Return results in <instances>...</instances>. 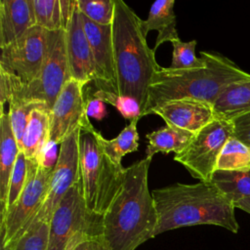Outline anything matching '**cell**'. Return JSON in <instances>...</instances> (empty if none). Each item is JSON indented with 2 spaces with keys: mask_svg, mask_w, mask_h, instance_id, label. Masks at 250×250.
Here are the masks:
<instances>
[{
  "mask_svg": "<svg viewBox=\"0 0 250 250\" xmlns=\"http://www.w3.org/2000/svg\"><path fill=\"white\" fill-rule=\"evenodd\" d=\"M140 119L141 118H135L131 120L130 124L127 125L116 138L111 140H106L105 138H104L102 134L98 132L95 128L89 131L93 133V135L99 142L103 151L116 166L120 168L123 167L121 165L122 157L127 153L138 150L139 133L137 131V123Z\"/></svg>",
  "mask_w": 250,
  "mask_h": 250,
  "instance_id": "cell-22",
  "label": "cell"
},
{
  "mask_svg": "<svg viewBox=\"0 0 250 250\" xmlns=\"http://www.w3.org/2000/svg\"><path fill=\"white\" fill-rule=\"evenodd\" d=\"M80 133L81 129H77L61 144L47 195L33 221L50 223L62 199L81 180L79 163Z\"/></svg>",
  "mask_w": 250,
  "mask_h": 250,
  "instance_id": "cell-10",
  "label": "cell"
},
{
  "mask_svg": "<svg viewBox=\"0 0 250 250\" xmlns=\"http://www.w3.org/2000/svg\"><path fill=\"white\" fill-rule=\"evenodd\" d=\"M71 79L65 43V30L48 31L47 50L38 77L13 97L42 103L51 110L64 84Z\"/></svg>",
  "mask_w": 250,
  "mask_h": 250,
  "instance_id": "cell-8",
  "label": "cell"
},
{
  "mask_svg": "<svg viewBox=\"0 0 250 250\" xmlns=\"http://www.w3.org/2000/svg\"><path fill=\"white\" fill-rule=\"evenodd\" d=\"M101 224L88 212L81 180L58 205L49 223L47 250H70L87 235L100 234Z\"/></svg>",
  "mask_w": 250,
  "mask_h": 250,
  "instance_id": "cell-7",
  "label": "cell"
},
{
  "mask_svg": "<svg viewBox=\"0 0 250 250\" xmlns=\"http://www.w3.org/2000/svg\"><path fill=\"white\" fill-rule=\"evenodd\" d=\"M157 212L156 236L167 230L214 225L237 233L234 206L211 182L175 183L151 191Z\"/></svg>",
  "mask_w": 250,
  "mask_h": 250,
  "instance_id": "cell-2",
  "label": "cell"
},
{
  "mask_svg": "<svg viewBox=\"0 0 250 250\" xmlns=\"http://www.w3.org/2000/svg\"><path fill=\"white\" fill-rule=\"evenodd\" d=\"M215 118L231 120L250 111V80L229 85L213 104Z\"/></svg>",
  "mask_w": 250,
  "mask_h": 250,
  "instance_id": "cell-20",
  "label": "cell"
},
{
  "mask_svg": "<svg viewBox=\"0 0 250 250\" xmlns=\"http://www.w3.org/2000/svg\"><path fill=\"white\" fill-rule=\"evenodd\" d=\"M48 31L35 25L15 42L1 49L0 67L19 76L23 84L35 80L41 70Z\"/></svg>",
  "mask_w": 250,
  "mask_h": 250,
  "instance_id": "cell-11",
  "label": "cell"
},
{
  "mask_svg": "<svg viewBox=\"0 0 250 250\" xmlns=\"http://www.w3.org/2000/svg\"><path fill=\"white\" fill-rule=\"evenodd\" d=\"M54 167L44 164L42 154L27 160V179L18 200L0 220V246H12L31 226L47 195Z\"/></svg>",
  "mask_w": 250,
  "mask_h": 250,
  "instance_id": "cell-6",
  "label": "cell"
},
{
  "mask_svg": "<svg viewBox=\"0 0 250 250\" xmlns=\"http://www.w3.org/2000/svg\"><path fill=\"white\" fill-rule=\"evenodd\" d=\"M82 19L95 62L97 73L95 85L98 90L118 95L111 25L98 24L83 15Z\"/></svg>",
  "mask_w": 250,
  "mask_h": 250,
  "instance_id": "cell-13",
  "label": "cell"
},
{
  "mask_svg": "<svg viewBox=\"0 0 250 250\" xmlns=\"http://www.w3.org/2000/svg\"><path fill=\"white\" fill-rule=\"evenodd\" d=\"M206 65L201 68L172 69L160 67L153 75L145 115L158 105L181 99H194L214 104L231 84L250 80V73L225 56L201 52Z\"/></svg>",
  "mask_w": 250,
  "mask_h": 250,
  "instance_id": "cell-3",
  "label": "cell"
},
{
  "mask_svg": "<svg viewBox=\"0 0 250 250\" xmlns=\"http://www.w3.org/2000/svg\"><path fill=\"white\" fill-rule=\"evenodd\" d=\"M140 21L124 1L114 0L111 29L118 95L136 100L143 117L151 79L161 66L146 44Z\"/></svg>",
  "mask_w": 250,
  "mask_h": 250,
  "instance_id": "cell-4",
  "label": "cell"
},
{
  "mask_svg": "<svg viewBox=\"0 0 250 250\" xmlns=\"http://www.w3.org/2000/svg\"><path fill=\"white\" fill-rule=\"evenodd\" d=\"M84 86L73 79L64 84L50 111L49 142L61 145L77 129L89 132L94 128L86 112Z\"/></svg>",
  "mask_w": 250,
  "mask_h": 250,
  "instance_id": "cell-12",
  "label": "cell"
},
{
  "mask_svg": "<svg viewBox=\"0 0 250 250\" xmlns=\"http://www.w3.org/2000/svg\"><path fill=\"white\" fill-rule=\"evenodd\" d=\"M21 149L11 125L10 115H0V220L7 211V200L11 176Z\"/></svg>",
  "mask_w": 250,
  "mask_h": 250,
  "instance_id": "cell-17",
  "label": "cell"
},
{
  "mask_svg": "<svg viewBox=\"0 0 250 250\" xmlns=\"http://www.w3.org/2000/svg\"><path fill=\"white\" fill-rule=\"evenodd\" d=\"M195 134L166 125L156 131L146 134L147 146L146 149V157L152 158L157 152L169 153L171 151L180 153L192 141Z\"/></svg>",
  "mask_w": 250,
  "mask_h": 250,
  "instance_id": "cell-21",
  "label": "cell"
},
{
  "mask_svg": "<svg viewBox=\"0 0 250 250\" xmlns=\"http://www.w3.org/2000/svg\"><path fill=\"white\" fill-rule=\"evenodd\" d=\"M150 114L160 116L166 125L193 134L215 119L213 104L194 99H181L164 103L153 108Z\"/></svg>",
  "mask_w": 250,
  "mask_h": 250,
  "instance_id": "cell-15",
  "label": "cell"
},
{
  "mask_svg": "<svg viewBox=\"0 0 250 250\" xmlns=\"http://www.w3.org/2000/svg\"><path fill=\"white\" fill-rule=\"evenodd\" d=\"M174 0H159L152 4L148 17L146 21H140V26L145 37L148 31L157 30L158 35L153 47V52L162 43L166 41L172 42L178 39V32L176 29V15L174 13Z\"/></svg>",
  "mask_w": 250,
  "mask_h": 250,
  "instance_id": "cell-18",
  "label": "cell"
},
{
  "mask_svg": "<svg viewBox=\"0 0 250 250\" xmlns=\"http://www.w3.org/2000/svg\"><path fill=\"white\" fill-rule=\"evenodd\" d=\"M35 25L47 30L62 29L60 0H33Z\"/></svg>",
  "mask_w": 250,
  "mask_h": 250,
  "instance_id": "cell-27",
  "label": "cell"
},
{
  "mask_svg": "<svg viewBox=\"0 0 250 250\" xmlns=\"http://www.w3.org/2000/svg\"><path fill=\"white\" fill-rule=\"evenodd\" d=\"M70 250H106L101 237L96 235H87L75 244Z\"/></svg>",
  "mask_w": 250,
  "mask_h": 250,
  "instance_id": "cell-35",
  "label": "cell"
},
{
  "mask_svg": "<svg viewBox=\"0 0 250 250\" xmlns=\"http://www.w3.org/2000/svg\"><path fill=\"white\" fill-rule=\"evenodd\" d=\"M233 126L232 136L250 146V111L231 119Z\"/></svg>",
  "mask_w": 250,
  "mask_h": 250,
  "instance_id": "cell-33",
  "label": "cell"
},
{
  "mask_svg": "<svg viewBox=\"0 0 250 250\" xmlns=\"http://www.w3.org/2000/svg\"><path fill=\"white\" fill-rule=\"evenodd\" d=\"M0 250H12V248L7 246H0Z\"/></svg>",
  "mask_w": 250,
  "mask_h": 250,
  "instance_id": "cell-37",
  "label": "cell"
},
{
  "mask_svg": "<svg viewBox=\"0 0 250 250\" xmlns=\"http://www.w3.org/2000/svg\"><path fill=\"white\" fill-rule=\"evenodd\" d=\"M26 179H27V159L24 153L21 150L18 155L17 161L15 163V167L10 180L7 209L11 207L20 197L25 186Z\"/></svg>",
  "mask_w": 250,
  "mask_h": 250,
  "instance_id": "cell-31",
  "label": "cell"
},
{
  "mask_svg": "<svg viewBox=\"0 0 250 250\" xmlns=\"http://www.w3.org/2000/svg\"><path fill=\"white\" fill-rule=\"evenodd\" d=\"M35 26L33 0L0 1V48L21 37Z\"/></svg>",
  "mask_w": 250,
  "mask_h": 250,
  "instance_id": "cell-16",
  "label": "cell"
},
{
  "mask_svg": "<svg viewBox=\"0 0 250 250\" xmlns=\"http://www.w3.org/2000/svg\"><path fill=\"white\" fill-rule=\"evenodd\" d=\"M93 97L113 105L125 119L133 120L135 118H142L141 108L138 102L132 98L120 96L114 93L98 90L93 94Z\"/></svg>",
  "mask_w": 250,
  "mask_h": 250,
  "instance_id": "cell-30",
  "label": "cell"
},
{
  "mask_svg": "<svg viewBox=\"0 0 250 250\" xmlns=\"http://www.w3.org/2000/svg\"><path fill=\"white\" fill-rule=\"evenodd\" d=\"M151 158L125 168L121 190L102 218L100 234L106 250H135L154 237L157 212L148 189Z\"/></svg>",
  "mask_w": 250,
  "mask_h": 250,
  "instance_id": "cell-1",
  "label": "cell"
},
{
  "mask_svg": "<svg viewBox=\"0 0 250 250\" xmlns=\"http://www.w3.org/2000/svg\"><path fill=\"white\" fill-rule=\"evenodd\" d=\"M81 14L101 25H111L114 18V0H76Z\"/></svg>",
  "mask_w": 250,
  "mask_h": 250,
  "instance_id": "cell-29",
  "label": "cell"
},
{
  "mask_svg": "<svg viewBox=\"0 0 250 250\" xmlns=\"http://www.w3.org/2000/svg\"><path fill=\"white\" fill-rule=\"evenodd\" d=\"M66 54L71 79L83 85L97 80L95 62L77 4L65 29Z\"/></svg>",
  "mask_w": 250,
  "mask_h": 250,
  "instance_id": "cell-14",
  "label": "cell"
},
{
  "mask_svg": "<svg viewBox=\"0 0 250 250\" xmlns=\"http://www.w3.org/2000/svg\"><path fill=\"white\" fill-rule=\"evenodd\" d=\"M23 82L21 79L14 73L8 72L0 67V103L1 112L4 111L3 105L5 103H9L10 100L16 95L22 87Z\"/></svg>",
  "mask_w": 250,
  "mask_h": 250,
  "instance_id": "cell-32",
  "label": "cell"
},
{
  "mask_svg": "<svg viewBox=\"0 0 250 250\" xmlns=\"http://www.w3.org/2000/svg\"><path fill=\"white\" fill-rule=\"evenodd\" d=\"M250 168V146L231 136L223 147L216 170H243Z\"/></svg>",
  "mask_w": 250,
  "mask_h": 250,
  "instance_id": "cell-24",
  "label": "cell"
},
{
  "mask_svg": "<svg viewBox=\"0 0 250 250\" xmlns=\"http://www.w3.org/2000/svg\"><path fill=\"white\" fill-rule=\"evenodd\" d=\"M86 112L88 117H93L97 120H102L106 115L104 103L101 100L92 97L86 100Z\"/></svg>",
  "mask_w": 250,
  "mask_h": 250,
  "instance_id": "cell-34",
  "label": "cell"
},
{
  "mask_svg": "<svg viewBox=\"0 0 250 250\" xmlns=\"http://www.w3.org/2000/svg\"><path fill=\"white\" fill-rule=\"evenodd\" d=\"M232 133L231 120L215 118L195 134L190 144L174 156V160L183 165L193 178L200 182H210L219 155Z\"/></svg>",
  "mask_w": 250,
  "mask_h": 250,
  "instance_id": "cell-9",
  "label": "cell"
},
{
  "mask_svg": "<svg viewBox=\"0 0 250 250\" xmlns=\"http://www.w3.org/2000/svg\"><path fill=\"white\" fill-rule=\"evenodd\" d=\"M50 111L46 107L36 108L29 116L21 148L27 160L38 158L49 143Z\"/></svg>",
  "mask_w": 250,
  "mask_h": 250,
  "instance_id": "cell-19",
  "label": "cell"
},
{
  "mask_svg": "<svg viewBox=\"0 0 250 250\" xmlns=\"http://www.w3.org/2000/svg\"><path fill=\"white\" fill-rule=\"evenodd\" d=\"M49 223L33 221L29 229L12 245V250H47Z\"/></svg>",
  "mask_w": 250,
  "mask_h": 250,
  "instance_id": "cell-28",
  "label": "cell"
},
{
  "mask_svg": "<svg viewBox=\"0 0 250 250\" xmlns=\"http://www.w3.org/2000/svg\"><path fill=\"white\" fill-rule=\"evenodd\" d=\"M234 208H238L241 209L243 211H245L246 213L250 214V198H245L242 200H239L237 202H235L233 204Z\"/></svg>",
  "mask_w": 250,
  "mask_h": 250,
  "instance_id": "cell-36",
  "label": "cell"
},
{
  "mask_svg": "<svg viewBox=\"0 0 250 250\" xmlns=\"http://www.w3.org/2000/svg\"><path fill=\"white\" fill-rule=\"evenodd\" d=\"M42 107L48 108L47 105L42 103H36V102L27 101V100H22V99L16 98V97H13L10 100L8 113L10 115L11 125H12L14 135L16 137V140H17L20 149L21 148L22 137H23L30 114L32 113V111L34 109L42 108Z\"/></svg>",
  "mask_w": 250,
  "mask_h": 250,
  "instance_id": "cell-25",
  "label": "cell"
},
{
  "mask_svg": "<svg viewBox=\"0 0 250 250\" xmlns=\"http://www.w3.org/2000/svg\"><path fill=\"white\" fill-rule=\"evenodd\" d=\"M82 192L89 214L101 224L102 218L122 188L125 168L116 166L103 151L91 132L79 139Z\"/></svg>",
  "mask_w": 250,
  "mask_h": 250,
  "instance_id": "cell-5",
  "label": "cell"
},
{
  "mask_svg": "<svg viewBox=\"0 0 250 250\" xmlns=\"http://www.w3.org/2000/svg\"><path fill=\"white\" fill-rule=\"evenodd\" d=\"M173 44V57L171 65L172 69H190L201 68L206 65V61L203 55L200 58L195 56L196 40L183 42L180 38L171 42Z\"/></svg>",
  "mask_w": 250,
  "mask_h": 250,
  "instance_id": "cell-26",
  "label": "cell"
},
{
  "mask_svg": "<svg viewBox=\"0 0 250 250\" xmlns=\"http://www.w3.org/2000/svg\"><path fill=\"white\" fill-rule=\"evenodd\" d=\"M210 182L232 204L250 198V168L235 171L215 170Z\"/></svg>",
  "mask_w": 250,
  "mask_h": 250,
  "instance_id": "cell-23",
  "label": "cell"
}]
</instances>
